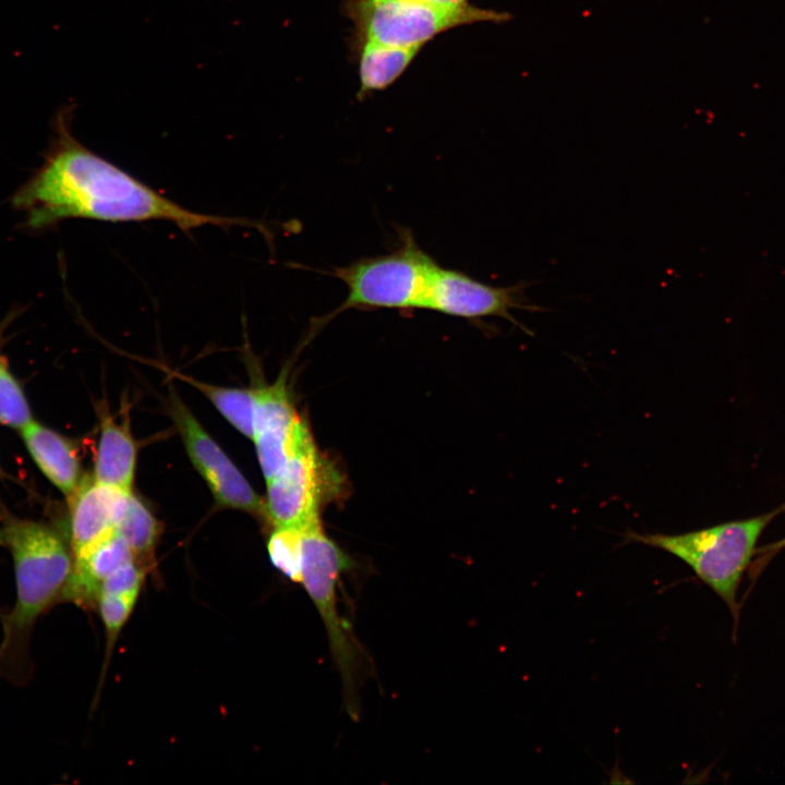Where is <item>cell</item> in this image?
Segmentation results:
<instances>
[{"label": "cell", "instance_id": "1", "mask_svg": "<svg viewBox=\"0 0 785 785\" xmlns=\"http://www.w3.org/2000/svg\"><path fill=\"white\" fill-rule=\"evenodd\" d=\"M70 114L69 110L58 114L56 135L44 164L13 196L29 228L40 229L69 218L162 220L185 233L206 225L261 227L249 219L197 213L166 197L80 143L70 130Z\"/></svg>", "mask_w": 785, "mask_h": 785}, {"label": "cell", "instance_id": "2", "mask_svg": "<svg viewBox=\"0 0 785 785\" xmlns=\"http://www.w3.org/2000/svg\"><path fill=\"white\" fill-rule=\"evenodd\" d=\"M2 530L14 565L15 602L1 615L0 673L25 668L28 641L36 621L62 597L73 556L60 535L46 524L12 520Z\"/></svg>", "mask_w": 785, "mask_h": 785}, {"label": "cell", "instance_id": "3", "mask_svg": "<svg viewBox=\"0 0 785 785\" xmlns=\"http://www.w3.org/2000/svg\"><path fill=\"white\" fill-rule=\"evenodd\" d=\"M785 505L748 519L680 533H627L630 542L663 550L685 561L739 616L738 588L757 552V543L769 523Z\"/></svg>", "mask_w": 785, "mask_h": 785}, {"label": "cell", "instance_id": "4", "mask_svg": "<svg viewBox=\"0 0 785 785\" xmlns=\"http://www.w3.org/2000/svg\"><path fill=\"white\" fill-rule=\"evenodd\" d=\"M343 11L354 26L355 43L403 48H422L435 36L458 26L511 19L508 13L469 2L449 4L431 0H346Z\"/></svg>", "mask_w": 785, "mask_h": 785}, {"label": "cell", "instance_id": "5", "mask_svg": "<svg viewBox=\"0 0 785 785\" xmlns=\"http://www.w3.org/2000/svg\"><path fill=\"white\" fill-rule=\"evenodd\" d=\"M349 567L350 558L325 534L319 520L302 529L301 583L324 624L348 711L357 715L361 653L351 628L338 608V582Z\"/></svg>", "mask_w": 785, "mask_h": 785}, {"label": "cell", "instance_id": "6", "mask_svg": "<svg viewBox=\"0 0 785 785\" xmlns=\"http://www.w3.org/2000/svg\"><path fill=\"white\" fill-rule=\"evenodd\" d=\"M400 240V245L387 254L363 257L334 269V276L348 290L334 314L350 309H421L437 263L409 231L401 233Z\"/></svg>", "mask_w": 785, "mask_h": 785}, {"label": "cell", "instance_id": "7", "mask_svg": "<svg viewBox=\"0 0 785 785\" xmlns=\"http://www.w3.org/2000/svg\"><path fill=\"white\" fill-rule=\"evenodd\" d=\"M334 474L307 432L283 467L266 482L264 512L274 528L303 529L319 520L321 503L337 481Z\"/></svg>", "mask_w": 785, "mask_h": 785}, {"label": "cell", "instance_id": "8", "mask_svg": "<svg viewBox=\"0 0 785 785\" xmlns=\"http://www.w3.org/2000/svg\"><path fill=\"white\" fill-rule=\"evenodd\" d=\"M524 282L509 287L486 285L464 273L437 264L430 277L421 309L469 319L502 317L529 333L511 312L544 309L530 304L524 298Z\"/></svg>", "mask_w": 785, "mask_h": 785}, {"label": "cell", "instance_id": "9", "mask_svg": "<svg viewBox=\"0 0 785 785\" xmlns=\"http://www.w3.org/2000/svg\"><path fill=\"white\" fill-rule=\"evenodd\" d=\"M170 413L188 456L216 502L220 506L251 514L264 512V500L173 392Z\"/></svg>", "mask_w": 785, "mask_h": 785}, {"label": "cell", "instance_id": "10", "mask_svg": "<svg viewBox=\"0 0 785 785\" xmlns=\"http://www.w3.org/2000/svg\"><path fill=\"white\" fill-rule=\"evenodd\" d=\"M307 432L290 400L286 375L274 384L255 387L252 440L266 482L283 467Z\"/></svg>", "mask_w": 785, "mask_h": 785}, {"label": "cell", "instance_id": "11", "mask_svg": "<svg viewBox=\"0 0 785 785\" xmlns=\"http://www.w3.org/2000/svg\"><path fill=\"white\" fill-rule=\"evenodd\" d=\"M130 493L101 485L93 475L82 476L76 490L69 497L73 558L116 532Z\"/></svg>", "mask_w": 785, "mask_h": 785}, {"label": "cell", "instance_id": "12", "mask_svg": "<svg viewBox=\"0 0 785 785\" xmlns=\"http://www.w3.org/2000/svg\"><path fill=\"white\" fill-rule=\"evenodd\" d=\"M134 559L123 539L116 532L76 558L62 599L82 607L97 604L102 582L120 566Z\"/></svg>", "mask_w": 785, "mask_h": 785}, {"label": "cell", "instance_id": "13", "mask_svg": "<svg viewBox=\"0 0 785 785\" xmlns=\"http://www.w3.org/2000/svg\"><path fill=\"white\" fill-rule=\"evenodd\" d=\"M21 434L41 472L70 497L82 479L75 447L62 435L34 420L21 430Z\"/></svg>", "mask_w": 785, "mask_h": 785}, {"label": "cell", "instance_id": "14", "mask_svg": "<svg viewBox=\"0 0 785 785\" xmlns=\"http://www.w3.org/2000/svg\"><path fill=\"white\" fill-rule=\"evenodd\" d=\"M137 447L128 423H118L107 411L100 415L94 479L97 483L132 492Z\"/></svg>", "mask_w": 785, "mask_h": 785}, {"label": "cell", "instance_id": "15", "mask_svg": "<svg viewBox=\"0 0 785 785\" xmlns=\"http://www.w3.org/2000/svg\"><path fill=\"white\" fill-rule=\"evenodd\" d=\"M358 50L359 98L383 90L408 69L421 48H403L374 41L355 43Z\"/></svg>", "mask_w": 785, "mask_h": 785}, {"label": "cell", "instance_id": "16", "mask_svg": "<svg viewBox=\"0 0 785 785\" xmlns=\"http://www.w3.org/2000/svg\"><path fill=\"white\" fill-rule=\"evenodd\" d=\"M117 533L132 552L134 559L146 569L154 561L160 526L150 510L132 492L128 496L124 514Z\"/></svg>", "mask_w": 785, "mask_h": 785}, {"label": "cell", "instance_id": "17", "mask_svg": "<svg viewBox=\"0 0 785 785\" xmlns=\"http://www.w3.org/2000/svg\"><path fill=\"white\" fill-rule=\"evenodd\" d=\"M173 375L201 391L234 428L252 439L255 387H221L197 381L184 374L173 373Z\"/></svg>", "mask_w": 785, "mask_h": 785}, {"label": "cell", "instance_id": "18", "mask_svg": "<svg viewBox=\"0 0 785 785\" xmlns=\"http://www.w3.org/2000/svg\"><path fill=\"white\" fill-rule=\"evenodd\" d=\"M269 559L292 582L302 581V529L275 528L267 544Z\"/></svg>", "mask_w": 785, "mask_h": 785}, {"label": "cell", "instance_id": "19", "mask_svg": "<svg viewBox=\"0 0 785 785\" xmlns=\"http://www.w3.org/2000/svg\"><path fill=\"white\" fill-rule=\"evenodd\" d=\"M32 421L21 386L0 360V423L21 431Z\"/></svg>", "mask_w": 785, "mask_h": 785}, {"label": "cell", "instance_id": "20", "mask_svg": "<svg viewBox=\"0 0 785 785\" xmlns=\"http://www.w3.org/2000/svg\"><path fill=\"white\" fill-rule=\"evenodd\" d=\"M137 599L138 597L135 596L102 594L99 595L97 600V606L106 632V652L102 673L107 668L116 641L123 626L130 618Z\"/></svg>", "mask_w": 785, "mask_h": 785}, {"label": "cell", "instance_id": "21", "mask_svg": "<svg viewBox=\"0 0 785 785\" xmlns=\"http://www.w3.org/2000/svg\"><path fill=\"white\" fill-rule=\"evenodd\" d=\"M146 571L147 569L135 559L123 564L102 582L99 595L109 594L138 597Z\"/></svg>", "mask_w": 785, "mask_h": 785}, {"label": "cell", "instance_id": "22", "mask_svg": "<svg viewBox=\"0 0 785 785\" xmlns=\"http://www.w3.org/2000/svg\"><path fill=\"white\" fill-rule=\"evenodd\" d=\"M782 550H785V538L769 545H765L761 548H757L754 556L758 557L752 565L753 570L759 573L760 569H762L768 564L769 559H771Z\"/></svg>", "mask_w": 785, "mask_h": 785}, {"label": "cell", "instance_id": "23", "mask_svg": "<svg viewBox=\"0 0 785 785\" xmlns=\"http://www.w3.org/2000/svg\"><path fill=\"white\" fill-rule=\"evenodd\" d=\"M431 1L439 2V3H449V4L468 2V0H431Z\"/></svg>", "mask_w": 785, "mask_h": 785}, {"label": "cell", "instance_id": "24", "mask_svg": "<svg viewBox=\"0 0 785 785\" xmlns=\"http://www.w3.org/2000/svg\"><path fill=\"white\" fill-rule=\"evenodd\" d=\"M0 544H1V545L3 544V534H2V530H1V529H0Z\"/></svg>", "mask_w": 785, "mask_h": 785}]
</instances>
